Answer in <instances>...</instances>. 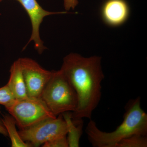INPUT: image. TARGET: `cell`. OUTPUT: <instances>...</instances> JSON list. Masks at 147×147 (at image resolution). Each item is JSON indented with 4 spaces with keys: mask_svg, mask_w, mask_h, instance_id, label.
Instances as JSON below:
<instances>
[{
    "mask_svg": "<svg viewBox=\"0 0 147 147\" xmlns=\"http://www.w3.org/2000/svg\"><path fill=\"white\" fill-rule=\"evenodd\" d=\"M98 56L85 57L70 53L63 59L60 70L76 92L78 104L71 112L72 119H91L101 99V82L104 78Z\"/></svg>",
    "mask_w": 147,
    "mask_h": 147,
    "instance_id": "obj_1",
    "label": "cell"
},
{
    "mask_svg": "<svg viewBox=\"0 0 147 147\" xmlns=\"http://www.w3.org/2000/svg\"><path fill=\"white\" fill-rule=\"evenodd\" d=\"M123 120L112 132L101 131L90 119L86 129L88 139L94 147H115L122 139L133 135H147V115L141 107V98L129 100L125 107Z\"/></svg>",
    "mask_w": 147,
    "mask_h": 147,
    "instance_id": "obj_2",
    "label": "cell"
},
{
    "mask_svg": "<svg viewBox=\"0 0 147 147\" xmlns=\"http://www.w3.org/2000/svg\"><path fill=\"white\" fill-rule=\"evenodd\" d=\"M40 98L56 117L74 112L78 104L76 92L60 69L52 71Z\"/></svg>",
    "mask_w": 147,
    "mask_h": 147,
    "instance_id": "obj_3",
    "label": "cell"
},
{
    "mask_svg": "<svg viewBox=\"0 0 147 147\" xmlns=\"http://www.w3.org/2000/svg\"><path fill=\"white\" fill-rule=\"evenodd\" d=\"M5 108L15 119L16 125L20 129L34 125L46 119L57 117L41 98L16 99Z\"/></svg>",
    "mask_w": 147,
    "mask_h": 147,
    "instance_id": "obj_4",
    "label": "cell"
},
{
    "mask_svg": "<svg viewBox=\"0 0 147 147\" xmlns=\"http://www.w3.org/2000/svg\"><path fill=\"white\" fill-rule=\"evenodd\" d=\"M23 141L32 147H38L45 142L67 136V124L62 114L57 117L46 119L18 131Z\"/></svg>",
    "mask_w": 147,
    "mask_h": 147,
    "instance_id": "obj_5",
    "label": "cell"
},
{
    "mask_svg": "<svg viewBox=\"0 0 147 147\" xmlns=\"http://www.w3.org/2000/svg\"><path fill=\"white\" fill-rule=\"evenodd\" d=\"M28 97L38 98L52 76V71L42 68L39 64L29 58L18 59Z\"/></svg>",
    "mask_w": 147,
    "mask_h": 147,
    "instance_id": "obj_6",
    "label": "cell"
},
{
    "mask_svg": "<svg viewBox=\"0 0 147 147\" xmlns=\"http://www.w3.org/2000/svg\"><path fill=\"white\" fill-rule=\"evenodd\" d=\"M2 0H0V1ZM24 7L28 14L32 25V33L30 38L28 42H34L35 48L39 54H42L46 49L40 36L39 29L40 25L45 16L54 14H65L66 11L51 12L43 9L36 0H16Z\"/></svg>",
    "mask_w": 147,
    "mask_h": 147,
    "instance_id": "obj_7",
    "label": "cell"
},
{
    "mask_svg": "<svg viewBox=\"0 0 147 147\" xmlns=\"http://www.w3.org/2000/svg\"><path fill=\"white\" fill-rule=\"evenodd\" d=\"M100 16L105 24L117 27L124 24L130 15V9L125 0H106L100 8Z\"/></svg>",
    "mask_w": 147,
    "mask_h": 147,
    "instance_id": "obj_8",
    "label": "cell"
},
{
    "mask_svg": "<svg viewBox=\"0 0 147 147\" xmlns=\"http://www.w3.org/2000/svg\"><path fill=\"white\" fill-rule=\"evenodd\" d=\"M10 76L7 86L16 100L28 98L26 89L19 59L15 61L10 69Z\"/></svg>",
    "mask_w": 147,
    "mask_h": 147,
    "instance_id": "obj_9",
    "label": "cell"
},
{
    "mask_svg": "<svg viewBox=\"0 0 147 147\" xmlns=\"http://www.w3.org/2000/svg\"><path fill=\"white\" fill-rule=\"evenodd\" d=\"M68 127L67 137L69 147H79V139L82 134L83 122L82 119H72L71 113L65 112L62 114Z\"/></svg>",
    "mask_w": 147,
    "mask_h": 147,
    "instance_id": "obj_10",
    "label": "cell"
},
{
    "mask_svg": "<svg viewBox=\"0 0 147 147\" xmlns=\"http://www.w3.org/2000/svg\"><path fill=\"white\" fill-rule=\"evenodd\" d=\"M3 123L7 131L8 136L10 138L12 147H30L31 145L23 141L19 132L16 129V122L11 115H5L3 116Z\"/></svg>",
    "mask_w": 147,
    "mask_h": 147,
    "instance_id": "obj_11",
    "label": "cell"
},
{
    "mask_svg": "<svg viewBox=\"0 0 147 147\" xmlns=\"http://www.w3.org/2000/svg\"><path fill=\"white\" fill-rule=\"evenodd\" d=\"M147 136L133 134L122 139L115 147H146Z\"/></svg>",
    "mask_w": 147,
    "mask_h": 147,
    "instance_id": "obj_12",
    "label": "cell"
},
{
    "mask_svg": "<svg viewBox=\"0 0 147 147\" xmlns=\"http://www.w3.org/2000/svg\"><path fill=\"white\" fill-rule=\"evenodd\" d=\"M16 100L7 85L0 88V105L7 107Z\"/></svg>",
    "mask_w": 147,
    "mask_h": 147,
    "instance_id": "obj_13",
    "label": "cell"
},
{
    "mask_svg": "<svg viewBox=\"0 0 147 147\" xmlns=\"http://www.w3.org/2000/svg\"><path fill=\"white\" fill-rule=\"evenodd\" d=\"M43 147H68L69 144L67 136L57 138L45 142Z\"/></svg>",
    "mask_w": 147,
    "mask_h": 147,
    "instance_id": "obj_14",
    "label": "cell"
},
{
    "mask_svg": "<svg viewBox=\"0 0 147 147\" xmlns=\"http://www.w3.org/2000/svg\"><path fill=\"white\" fill-rule=\"evenodd\" d=\"M78 3V0H64V6L66 11L74 9Z\"/></svg>",
    "mask_w": 147,
    "mask_h": 147,
    "instance_id": "obj_15",
    "label": "cell"
},
{
    "mask_svg": "<svg viewBox=\"0 0 147 147\" xmlns=\"http://www.w3.org/2000/svg\"><path fill=\"white\" fill-rule=\"evenodd\" d=\"M1 108H0V114H1ZM0 134H2L4 136H8L7 131L3 123L2 119L0 117Z\"/></svg>",
    "mask_w": 147,
    "mask_h": 147,
    "instance_id": "obj_16",
    "label": "cell"
}]
</instances>
